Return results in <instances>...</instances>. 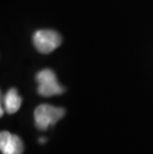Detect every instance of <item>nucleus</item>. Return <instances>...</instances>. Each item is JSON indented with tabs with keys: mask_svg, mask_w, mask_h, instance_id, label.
Masks as SVG:
<instances>
[{
	"mask_svg": "<svg viewBox=\"0 0 153 154\" xmlns=\"http://www.w3.org/2000/svg\"><path fill=\"white\" fill-rule=\"evenodd\" d=\"M65 114V109L53 106L51 104H40L34 111L35 124L40 130H46L54 125Z\"/></svg>",
	"mask_w": 153,
	"mask_h": 154,
	"instance_id": "nucleus-1",
	"label": "nucleus"
},
{
	"mask_svg": "<svg viewBox=\"0 0 153 154\" xmlns=\"http://www.w3.org/2000/svg\"><path fill=\"white\" fill-rule=\"evenodd\" d=\"M38 83V94L42 97L58 96L64 93V88L59 85L57 77L52 70H42L36 76Z\"/></svg>",
	"mask_w": 153,
	"mask_h": 154,
	"instance_id": "nucleus-2",
	"label": "nucleus"
},
{
	"mask_svg": "<svg viewBox=\"0 0 153 154\" xmlns=\"http://www.w3.org/2000/svg\"><path fill=\"white\" fill-rule=\"evenodd\" d=\"M34 45L42 54H49L57 49L62 43L60 34L53 30H39L34 34Z\"/></svg>",
	"mask_w": 153,
	"mask_h": 154,
	"instance_id": "nucleus-3",
	"label": "nucleus"
},
{
	"mask_svg": "<svg viewBox=\"0 0 153 154\" xmlns=\"http://www.w3.org/2000/svg\"><path fill=\"white\" fill-rule=\"evenodd\" d=\"M0 150L2 154H22L23 142L15 134L2 131L0 133Z\"/></svg>",
	"mask_w": 153,
	"mask_h": 154,
	"instance_id": "nucleus-4",
	"label": "nucleus"
},
{
	"mask_svg": "<svg viewBox=\"0 0 153 154\" xmlns=\"http://www.w3.org/2000/svg\"><path fill=\"white\" fill-rule=\"evenodd\" d=\"M22 99L15 88H10L4 97V107L6 112L15 113L21 106Z\"/></svg>",
	"mask_w": 153,
	"mask_h": 154,
	"instance_id": "nucleus-5",
	"label": "nucleus"
},
{
	"mask_svg": "<svg viewBox=\"0 0 153 154\" xmlns=\"http://www.w3.org/2000/svg\"><path fill=\"white\" fill-rule=\"evenodd\" d=\"M46 141H47V139L44 138V137H41V138H39V143H41V144H44Z\"/></svg>",
	"mask_w": 153,
	"mask_h": 154,
	"instance_id": "nucleus-6",
	"label": "nucleus"
}]
</instances>
